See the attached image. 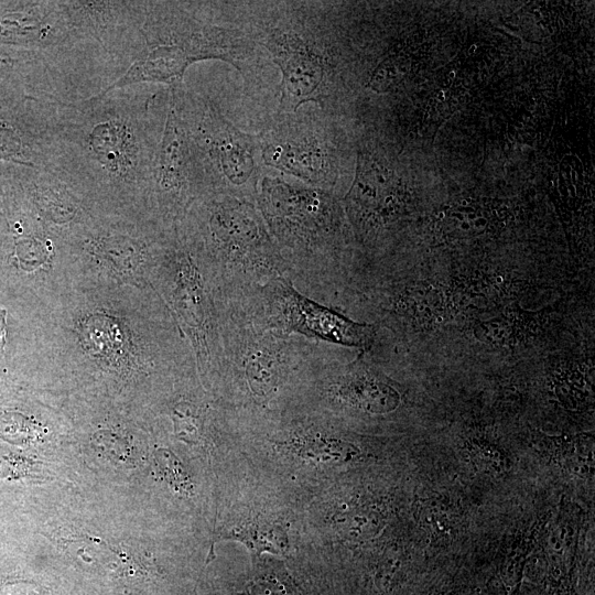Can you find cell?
<instances>
[{"label":"cell","mask_w":595,"mask_h":595,"mask_svg":"<svg viewBox=\"0 0 595 595\" xmlns=\"http://www.w3.org/2000/svg\"><path fill=\"white\" fill-rule=\"evenodd\" d=\"M28 181L39 210L47 221L63 225L80 219L83 195L52 170L26 167Z\"/></svg>","instance_id":"13"},{"label":"cell","mask_w":595,"mask_h":595,"mask_svg":"<svg viewBox=\"0 0 595 595\" xmlns=\"http://www.w3.org/2000/svg\"><path fill=\"white\" fill-rule=\"evenodd\" d=\"M351 236L375 246L403 216L407 191L401 177L377 151H358L355 176L342 198Z\"/></svg>","instance_id":"11"},{"label":"cell","mask_w":595,"mask_h":595,"mask_svg":"<svg viewBox=\"0 0 595 595\" xmlns=\"http://www.w3.org/2000/svg\"><path fill=\"white\" fill-rule=\"evenodd\" d=\"M445 309V299L433 286H408L389 300L388 311L397 317L416 324L440 321Z\"/></svg>","instance_id":"16"},{"label":"cell","mask_w":595,"mask_h":595,"mask_svg":"<svg viewBox=\"0 0 595 595\" xmlns=\"http://www.w3.org/2000/svg\"><path fill=\"white\" fill-rule=\"evenodd\" d=\"M181 223L185 240L203 250L213 267L214 288L228 305L279 277L288 268L255 203L225 194L197 201ZM290 279V278H289Z\"/></svg>","instance_id":"4"},{"label":"cell","mask_w":595,"mask_h":595,"mask_svg":"<svg viewBox=\"0 0 595 595\" xmlns=\"http://www.w3.org/2000/svg\"><path fill=\"white\" fill-rule=\"evenodd\" d=\"M231 305L238 306L258 325L283 335H300L361 351L369 350L376 338L374 324L357 322L305 295L288 277L270 281Z\"/></svg>","instance_id":"8"},{"label":"cell","mask_w":595,"mask_h":595,"mask_svg":"<svg viewBox=\"0 0 595 595\" xmlns=\"http://www.w3.org/2000/svg\"><path fill=\"white\" fill-rule=\"evenodd\" d=\"M156 465L172 488L181 494H188L192 490V485L188 477L176 456L165 448H161L155 453Z\"/></svg>","instance_id":"19"},{"label":"cell","mask_w":595,"mask_h":595,"mask_svg":"<svg viewBox=\"0 0 595 595\" xmlns=\"http://www.w3.org/2000/svg\"><path fill=\"white\" fill-rule=\"evenodd\" d=\"M335 115L311 104L275 113L258 134L263 165L338 195L343 150Z\"/></svg>","instance_id":"7"},{"label":"cell","mask_w":595,"mask_h":595,"mask_svg":"<svg viewBox=\"0 0 595 595\" xmlns=\"http://www.w3.org/2000/svg\"><path fill=\"white\" fill-rule=\"evenodd\" d=\"M256 205L291 281L305 295L332 306L353 238L342 197L264 166Z\"/></svg>","instance_id":"2"},{"label":"cell","mask_w":595,"mask_h":595,"mask_svg":"<svg viewBox=\"0 0 595 595\" xmlns=\"http://www.w3.org/2000/svg\"><path fill=\"white\" fill-rule=\"evenodd\" d=\"M167 90L195 145L210 194L256 204L264 167L258 134L238 129L210 97L184 82Z\"/></svg>","instance_id":"6"},{"label":"cell","mask_w":595,"mask_h":595,"mask_svg":"<svg viewBox=\"0 0 595 595\" xmlns=\"http://www.w3.org/2000/svg\"><path fill=\"white\" fill-rule=\"evenodd\" d=\"M520 317L517 314H502L479 324L475 335L487 343H508L520 333Z\"/></svg>","instance_id":"18"},{"label":"cell","mask_w":595,"mask_h":595,"mask_svg":"<svg viewBox=\"0 0 595 595\" xmlns=\"http://www.w3.org/2000/svg\"><path fill=\"white\" fill-rule=\"evenodd\" d=\"M67 15L84 36L127 71L145 48L144 0H63Z\"/></svg>","instance_id":"12"},{"label":"cell","mask_w":595,"mask_h":595,"mask_svg":"<svg viewBox=\"0 0 595 595\" xmlns=\"http://www.w3.org/2000/svg\"><path fill=\"white\" fill-rule=\"evenodd\" d=\"M281 444L296 455L321 463L343 462L359 453L351 443L316 428L294 432Z\"/></svg>","instance_id":"15"},{"label":"cell","mask_w":595,"mask_h":595,"mask_svg":"<svg viewBox=\"0 0 595 595\" xmlns=\"http://www.w3.org/2000/svg\"><path fill=\"white\" fill-rule=\"evenodd\" d=\"M166 104L167 87L154 90L144 84L55 102L48 170L86 197L151 198Z\"/></svg>","instance_id":"1"},{"label":"cell","mask_w":595,"mask_h":595,"mask_svg":"<svg viewBox=\"0 0 595 595\" xmlns=\"http://www.w3.org/2000/svg\"><path fill=\"white\" fill-rule=\"evenodd\" d=\"M224 537L244 542L256 553L261 551L281 553L288 547L285 533L279 527L272 524L261 523L237 527L226 532Z\"/></svg>","instance_id":"17"},{"label":"cell","mask_w":595,"mask_h":595,"mask_svg":"<svg viewBox=\"0 0 595 595\" xmlns=\"http://www.w3.org/2000/svg\"><path fill=\"white\" fill-rule=\"evenodd\" d=\"M145 48L105 91L131 85L175 86L199 62L192 29L172 1H147Z\"/></svg>","instance_id":"10"},{"label":"cell","mask_w":595,"mask_h":595,"mask_svg":"<svg viewBox=\"0 0 595 595\" xmlns=\"http://www.w3.org/2000/svg\"><path fill=\"white\" fill-rule=\"evenodd\" d=\"M208 194L197 151L167 90L165 119L153 160L151 199L162 218L175 228L190 208Z\"/></svg>","instance_id":"9"},{"label":"cell","mask_w":595,"mask_h":595,"mask_svg":"<svg viewBox=\"0 0 595 595\" xmlns=\"http://www.w3.org/2000/svg\"><path fill=\"white\" fill-rule=\"evenodd\" d=\"M176 435L187 443H195L199 437L198 420L191 412L174 409Z\"/></svg>","instance_id":"20"},{"label":"cell","mask_w":595,"mask_h":595,"mask_svg":"<svg viewBox=\"0 0 595 595\" xmlns=\"http://www.w3.org/2000/svg\"><path fill=\"white\" fill-rule=\"evenodd\" d=\"M251 37L281 73L277 115L304 105L336 112L342 56L335 4L326 1L241 2Z\"/></svg>","instance_id":"3"},{"label":"cell","mask_w":595,"mask_h":595,"mask_svg":"<svg viewBox=\"0 0 595 595\" xmlns=\"http://www.w3.org/2000/svg\"><path fill=\"white\" fill-rule=\"evenodd\" d=\"M329 344L283 335L227 305L215 363L259 407H268L293 380L311 379Z\"/></svg>","instance_id":"5"},{"label":"cell","mask_w":595,"mask_h":595,"mask_svg":"<svg viewBox=\"0 0 595 595\" xmlns=\"http://www.w3.org/2000/svg\"><path fill=\"white\" fill-rule=\"evenodd\" d=\"M244 595H293L285 584L273 576L255 580Z\"/></svg>","instance_id":"21"},{"label":"cell","mask_w":595,"mask_h":595,"mask_svg":"<svg viewBox=\"0 0 595 595\" xmlns=\"http://www.w3.org/2000/svg\"><path fill=\"white\" fill-rule=\"evenodd\" d=\"M6 314L4 311L0 310V350L4 345L6 339Z\"/></svg>","instance_id":"22"},{"label":"cell","mask_w":595,"mask_h":595,"mask_svg":"<svg viewBox=\"0 0 595 595\" xmlns=\"http://www.w3.org/2000/svg\"><path fill=\"white\" fill-rule=\"evenodd\" d=\"M497 218L490 207L476 202L453 204L435 218V230L446 239H466L493 229Z\"/></svg>","instance_id":"14"}]
</instances>
